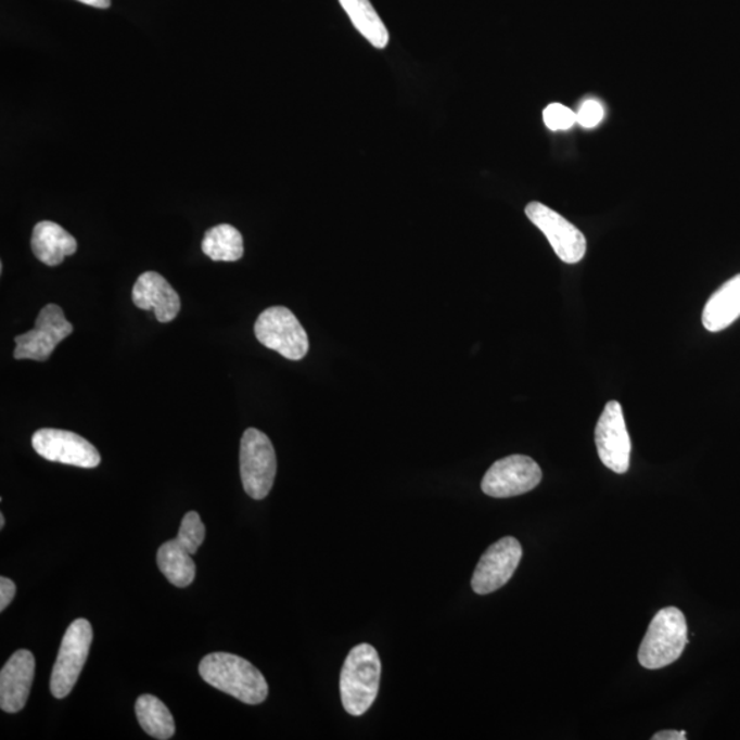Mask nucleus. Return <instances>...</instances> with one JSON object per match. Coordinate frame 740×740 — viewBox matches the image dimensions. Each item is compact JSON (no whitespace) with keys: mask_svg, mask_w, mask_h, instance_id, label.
I'll use <instances>...</instances> for the list:
<instances>
[{"mask_svg":"<svg viewBox=\"0 0 740 740\" xmlns=\"http://www.w3.org/2000/svg\"><path fill=\"white\" fill-rule=\"evenodd\" d=\"M278 460L272 442L257 429L244 432L241 442V477L244 492L253 499L268 497L273 487Z\"/></svg>","mask_w":740,"mask_h":740,"instance_id":"5","label":"nucleus"},{"mask_svg":"<svg viewBox=\"0 0 740 740\" xmlns=\"http://www.w3.org/2000/svg\"><path fill=\"white\" fill-rule=\"evenodd\" d=\"M17 587L8 577H0V611H4L12 603Z\"/></svg>","mask_w":740,"mask_h":740,"instance_id":"24","label":"nucleus"},{"mask_svg":"<svg viewBox=\"0 0 740 740\" xmlns=\"http://www.w3.org/2000/svg\"><path fill=\"white\" fill-rule=\"evenodd\" d=\"M689 643V627L679 609L665 608L655 614L639 649V663L646 669H661L676 660Z\"/></svg>","mask_w":740,"mask_h":740,"instance_id":"3","label":"nucleus"},{"mask_svg":"<svg viewBox=\"0 0 740 740\" xmlns=\"http://www.w3.org/2000/svg\"><path fill=\"white\" fill-rule=\"evenodd\" d=\"M202 679L215 689L247 703L259 705L267 700V679L252 663L242 656L229 653H212L200 664Z\"/></svg>","mask_w":740,"mask_h":740,"instance_id":"1","label":"nucleus"},{"mask_svg":"<svg viewBox=\"0 0 740 740\" xmlns=\"http://www.w3.org/2000/svg\"><path fill=\"white\" fill-rule=\"evenodd\" d=\"M77 2L85 3L87 7L97 9H109L112 4V0H77Z\"/></svg>","mask_w":740,"mask_h":740,"instance_id":"26","label":"nucleus"},{"mask_svg":"<svg viewBox=\"0 0 740 740\" xmlns=\"http://www.w3.org/2000/svg\"><path fill=\"white\" fill-rule=\"evenodd\" d=\"M135 711L140 726L150 737L160 740L174 738L176 732L174 716L158 698L150 694L139 697Z\"/></svg>","mask_w":740,"mask_h":740,"instance_id":"18","label":"nucleus"},{"mask_svg":"<svg viewBox=\"0 0 740 740\" xmlns=\"http://www.w3.org/2000/svg\"><path fill=\"white\" fill-rule=\"evenodd\" d=\"M156 564L171 585L189 587L195 580L196 566L192 554L177 539L166 541L158 549Z\"/></svg>","mask_w":740,"mask_h":740,"instance_id":"17","label":"nucleus"},{"mask_svg":"<svg viewBox=\"0 0 740 740\" xmlns=\"http://www.w3.org/2000/svg\"><path fill=\"white\" fill-rule=\"evenodd\" d=\"M4 528V515L0 514V530Z\"/></svg>","mask_w":740,"mask_h":740,"instance_id":"27","label":"nucleus"},{"mask_svg":"<svg viewBox=\"0 0 740 740\" xmlns=\"http://www.w3.org/2000/svg\"><path fill=\"white\" fill-rule=\"evenodd\" d=\"M92 639V627L86 618H77L66 629L50 680L51 694L59 700L71 694L80 677L90 654Z\"/></svg>","mask_w":740,"mask_h":740,"instance_id":"6","label":"nucleus"},{"mask_svg":"<svg viewBox=\"0 0 740 740\" xmlns=\"http://www.w3.org/2000/svg\"><path fill=\"white\" fill-rule=\"evenodd\" d=\"M541 481V469L533 458L510 456L494 463L484 474L483 493L493 498H510L533 492Z\"/></svg>","mask_w":740,"mask_h":740,"instance_id":"9","label":"nucleus"},{"mask_svg":"<svg viewBox=\"0 0 740 740\" xmlns=\"http://www.w3.org/2000/svg\"><path fill=\"white\" fill-rule=\"evenodd\" d=\"M35 677V656L18 650L0 672V707L7 713L23 711Z\"/></svg>","mask_w":740,"mask_h":740,"instance_id":"13","label":"nucleus"},{"mask_svg":"<svg viewBox=\"0 0 740 740\" xmlns=\"http://www.w3.org/2000/svg\"><path fill=\"white\" fill-rule=\"evenodd\" d=\"M598 456L604 467L623 474L630 462V439L625 425L622 405L611 400L604 406L596 429Z\"/></svg>","mask_w":740,"mask_h":740,"instance_id":"12","label":"nucleus"},{"mask_svg":"<svg viewBox=\"0 0 740 740\" xmlns=\"http://www.w3.org/2000/svg\"><path fill=\"white\" fill-rule=\"evenodd\" d=\"M205 525H203L200 514L190 512L182 519L176 539L190 554L194 556L205 540Z\"/></svg>","mask_w":740,"mask_h":740,"instance_id":"21","label":"nucleus"},{"mask_svg":"<svg viewBox=\"0 0 740 740\" xmlns=\"http://www.w3.org/2000/svg\"><path fill=\"white\" fill-rule=\"evenodd\" d=\"M740 317V275L729 279L712 294L702 312L703 327L711 332H720L733 324Z\"/></svg>","mask_w":740,"mask_h":740,"instance_id":"16","label":"nucleus"},{"mask_svg":"<svg viewBox=\"0 0 740 740\" xmlns=\"http://www.w3.org/2000/svg\"><path fill=\"white\" fill-rule=\"evenodd\" d=\"M258 342L291 361H299L309 352V337L293 311L273 306L260 312L254 327Z\"/></svg>","mask_w":740,"mask_h":740,"instance_id":"4","label":"nucleus"},{"mask_svg":"<svg viewBox=\"0 0 740 740\" xmlns=\"http://www.w3.org/2000/svg\"><path fill=\"white\" fill-rule=\"evenodd\" d=\"M653 740H685L687 739L685 731H675V729H668V731H660L651 737Z\"/></svg>","mask_w":740,"mask_h":740,"instance_id":"25","label":"nucleus"},{"mask_svg":"<svg viewBox=\"0 0 740 740\" xmlns=\"http://www.w3.org/2000/svg\"><path fill=\"white\" fill-rule=\"evenodd\" d=\"M382 677L378 650L368 643L353 648L341 674L343 707L352 716H362L377 701Z\"/></svg>","mask_w":740,"mask_h":740,"instance_id":"2","label":"nucleus"},{"mask_svg":"<svg viewBox=\"0 0 740 740\" xmlns=\"http://www.w3.org/2000/svg\"><path fill=\"white\" fill-rule=\"evenodd\" d=\"M339 2L353 21L354 26L372 46L377 49H384L388 44V30L369 0H339Z\"/></svg>","mask_w":740,"mask_h":740,"instance_id":"20","label":"nucleus"},{"mask_svg":"<svg viewBox=\"0 0 740 740\" xmlns=\"http://www.w3.org/2000/svg\"><path fill=\"white\" fill-rule=\"evenodd\" d=\"M72 332L73 326L66 320L64 310L55 304L46 305L35 321L34 330L14 337L17 345L14 358L47 361Z\"/></svg>","mask_w":740,"mask_h":740,"instance_id":"7","label":"nucleus"},{"mask_svg":"<svg viewBox=\"0 0 740 740\" xmlns=\"http://www.w3.org/2000/svg\"><path fill=\"white\" fill-rule=\"evenodd\" d=\"M523 559V547L512 536H507L493 546L482 556L474 570L472 588L481 596H487L499 590L513 577L515 570Z\"/></svg>","mask_w":740,"mask_h":740,"instance_id":"10","label":"nucleus"},{"mask_svg":"<svg viewBox=\"0 0 740 740\" xmlns=\"http://www.w3.org/2000/svg\"><path fill=\"white\" fill-rule=\"evenodd\" d=\"M544 122L551 130L571 129L577 123L576 113L561 103H551L545 109Z\"/></svg>","mask_w":740,"mask_h":740,"instance_id":"22","label":"nucleus"},{"mask_svg":"<svg viewBox=\"0 0 740 740\" xmlns=\"http://www.w3.org/2000/svg\"><path fill=\"white\" fill-rule=\"evenodd\" d=\"M202 252L218 263H237L244 254L242 233L229 224L213 227L203 237Z\"/></svg>","mask_w":740,"mask_h":740,"instance_id":"19","label":"nucleus"},{"mask_svg":"<svg viewBox=\"0 0 740 740\" xmlns=\"http://www.w3.org/2000/svg\"><path fill=\"white\" fill-rule=\"evenodd\" d=\"M30 246L35 257L49 267H59L66 257L77 252L76 239L52 221L36 224Z\"/></svg>","mask_w":740,"mask_h":740,"instance_id":"15","label":"nucleus"},{"mask_svg":"<svg viewBox=\"0 0 740 740\" xmlns=\"http://www.w3.org/2000/svg\"><path fill=\"white\" fill-rule=\"evenodd\" d=\"M135 306L142 310L154 309L160 322L174 321L181 309L179 294L168 280L156 272H144L139 276L132 290Z\"/></svg>","mask_w":740,"mask_h":740,"instance_id":"14","label":"nucleus"},{"mask_svg":"<svg viewBox=\"0 0 740 740\" xmlns=\"http://www.w3.org/2000/svg\"><path fill=\"white\" fill-rule=\"evenodd\" d=\"M35 451L44 460L92 469L101 463L97 447L75 432L43 429L33 436Z\"/></svg>","mask_w":740,"mask_h":740,"instance_id":"11","label":"nucleus"},{"mask_svg":"<svg viewBox=\"0 0 740 740\" xmlns=\"http://www.w3.org/2000/svg\"><path fill=\"white\" fill-rule=\"evenodd\" d=\"M525 215L536 228L545 233L547 241L550 242L552 250L561 260L566 264H577L585 258L587 242L585 234L540 202H531L525 207Z\"/></svg>","mask_w":740,"mask_h":740,"instance_id":"8","label":"nucleus"},{"mask_svg":"<svg viewBox=\"0 0 740 740\" xmlns=\"http://www.w3.org/2000/svg\"><path fill=\"white\" fill-rule=\"evenodd\" d=\"M577 123L582 125L583 128H596L597 125L602 123L604 117V109L601 102L596 101V99H588L582 104L580 109L576 113Z\"/></svg>","mask_w":740,"mask_h":740,"instance_id":"23","label":"nucleus"}]
</instances>
